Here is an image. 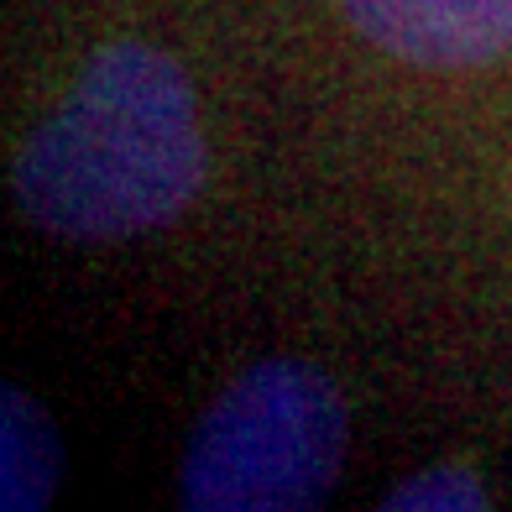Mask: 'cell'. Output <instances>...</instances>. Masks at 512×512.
<instances>
[{
  "label": "cell",
  "mask_w": 512,
  "mask_h": 512,
  "mask_svg": "<svg viewBox=\"0 0 512 512\" xmlns=\"http://www.w3.org/2000/svg\"><path fill=\"white\" fill-rule=\"evenodd\" d=\"M209 173L183 63L152 42H105L16 157V204L42 236L131 241L183 215Z\"/></svg>",
  "instance_id": "obj_1"
},
{
  "label": "cell",
  "mask_w": 512,
  "mask_h": 512,
  "mask_svg": "<svg viewBox=\"0 0 512 512\" xmlns=\"http://www.w3.org/2000/svg\"><path fill=\"white\" fill-rule=\"evenodd\" d=\"M351 445L340 387L314 361L272 356L246 366L189 434V512H309L330 497Z\"/></svg>",
  "instance_id": "obj_2"
},
{
  "label": "cell",
  "mask_w": 512,
  "mask_h": 512,
  "mask_svg": "<svg viewBox=\"0 0 512 512\" xmlns=\"http://www.w3.org/2000/svg\"><path fill=\"white\" fill-rule=\"evenodd\" d=\"M351 27L413 68H481L512 53V0H340Z\"/></svg>",
  "instance_id": "obj_3"
},
{
  "label": "cell",
  "mask_w": 512,
  "mask_h": 512,
  "mask_svg": "<svg viewBox=\"0 0 512 512\" xmlns=\"http://www.w3.org/2000/svg\"><path fill=\"white\" fill-rule=\"evenodd\" d=\"M0 507L6 512H42L58 492L63 445L48 408L32 392L6 387L0 392Z\"/></svg>",
  "instance_id": "obj_4"
},
{
  "label": "cell",
  "mask_w": 512,
  "mask_h": 512,
  "mask_svg": "<svg viewBox=\"0 0 512 512\" xmlns=\"http://www.w3.org/2000/svg\"><path fill=\"white\" fill-rule=\"evenodd\" d=\"M387 512H476L486 507V486L460 465H429L408 481H398L382 502Z\"/></svg>",
  "instance_id": "obj_5"
}]
</instances>
